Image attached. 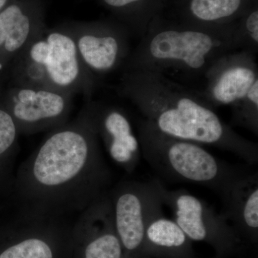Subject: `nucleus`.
<instances>
[{"mask_svg":"<svg viewBox=\"0 0 258 258\" xmlns=\"http://www.w3.org/2000/svg\"><path fill=\"white\" fill-rule=\"evenodd\" d=\"M15 60L16 86L90 98L99 83L85 68L71 30H42Z\"/></svg>","mask_w":258,"mask_h":258,"instance_id":"nucleus-5","label":"nucleus"},{"mask_svg":"<svg viewBox=\"0 0 258 258\" xmlns=\"http://www.w3.org/2000/svg\"><path fill=\"white\" fill-rule=\"evenodd\" d=\"M244 0H190V16L194 26L217 28L239 14Z\"/></svg>","mask_w":258,"mask_h":258,"instance_id":"nucleus-15","label":"nucleus"},{"mask_svg":"<svg viewBox=\"0 0 258 258\" xmlns=\"http://www.w3.org/2000/svg\"><path fill=\"white\" fill-rule=\"evenodd\" d=\"M206 87L200 91L215 108L233 106L258 80L256 55L237 50L217 59L206 71Z\"/></svg>","mask_w":258,"mask_h":258,"instance_id":"nucleus-9","label":"nucleus"},{"mask_svg":"<svg viewBox=\"0 0 258 258\" xmlns=\"http://www.w3.org/2000/svg\"><path fill=\"white\" fill-rule=\"evenodd\" d=\"M70 30L85 68L98 83L123 68L132 52L128 33L121 29L96 25Z\"/></svg>","mask_w":258,"mask_h":258,"instance_id":"nucleus-8","label":"nucleus"},{"mask_svg":"<svg viewBox=\"0 0 258 258\" xmlns=\"http://www.w3.org/2000/svg\"><path fill=\"white\" fill-rule=\"evenodd\" d=\"M141 152L167 181L205 186L220 197L248 172L217 159L200 145L161 133L144 118L137 121Z\"/></svg>","mask_w":258,"mask_h":258,"instance_id":"nucleus-4","label":"nucleus"},{"mask_svg":"<svg viewBox=\"0 0 258 258\" xmlns=\"http://www.w3.org/2000/svg\"><path fill=\"white\" fill-rule=\"evenodd\" d=\"M112 180L96 131L84 110L49 131L24 161L17 186L27 215L83 211L108 192Z\"/></svg>","mask_w":258,"mask_h":258,"instance_id":"nucleus-1","label":"nucleus"},{"mask_svg":"<svg viewBox=\"0 0 258 258\" xmlns=\"http://www.w3.org/2000/svg\"><path fill=\"white\" fill-rule=\"evenodd\" d=\"M119 92L161 133L230 152L251 165L258 162L257 144L224 123L200 91L161 73L128 71H123Z\"/></svg>","mask_w":258,"mask_h":258,"instance_id":"nucleus-2","label":"nucleus"},{"mask_svg":"<svg viewBox=\"0 0 258 258\" xmlns=\"http://www.w3.org/2000/svg\"><path fill=\"white\" fill-rule=\"evenodd\" d=\"M186 237L175 221L166 218L161 212L148 223L144 240L163 248H178L186 243Z\"/></svg>","mask_w":258,"mask_h":258,"instance_id":"nucleus-16","label":"nucleus"},{"mask_svg":"<svg viewBox=\"0 0 258 258\" xmlns=\"http://www.w3.org/2000/svg\"><path fill=\"white\" fill-rule=\"evenodd\" d=\"M83 109L111 159L126 172H133L142 152L126 112L99 102H88Z\"/></svg>","mask_w":258,"mask_h":258,"instance_id":"nucleus-10","label":"nucleus"},{"mask_svg":"<svg viewBox=\"0 0 258 258\" xmlns=\"http://www.w3.org/2000/svg\"><path fill=\"white\" fill-rule=\"evenodd\" d=\"M235 25L217 28L161 26L148 28L123 66V71H178L203 76L222 56L238 50Z\"/></svg>","mask_w":258,"mask_h":258,"instance_id":"nucleus-3","label":"nucleus"},{"mask_svg":"<svg viewBox=\"0 0 258 258\" xmlns=\"http://www.w3.org/2000/svg\"><path fill=\"white\" fill-rule=\"evenodd\" d=\"M78 220L76 232L86 238L83 258H122L108 192L81 211Z\"/></svg>","mask_w":258,"mask_h":258,"instance_id":"nucleus-12","label":"nucleus"},{"mask_svg":"<svg viewBox=\"0 0 258 258\" xmlns=\"http://www.w3.org/2000/svg\"><path fill=\"white\" fill-rule=\"evenodd\" d=\"M235 39L239 50L257 54L258 51V11L252 10L236 25Z\"/></svg>","mask_w":258,"mask_h":258,"instance_id":"nucleus-19","label":"nucleus"},{"mask_svg":"<svg viewBox=\"0 0 258 258\" xmlns=\"http://www.w3.org/2000/svg\"><path fill=\"white\" fill-rule=\"evenodd\" d=\"M72 97L52 88L16 86L10 93L8 109L20 133H38L69 121Z\"/></svg>","mask_w":258,"mask_h":258,"instance_id":"nucleus-7","label":"nucleus"},{"mask_svg":"<svg viewBox=\"0 0 258 258\" xmlns=\"http://www.w3.org/2000/svg\"><path fill=\"white\" fill-rule=\"evenodd\" d=\"M143 0H103L105 4L113 9L123 10L132 5L140 4Z\"/></svg>","mask_w":258,"mask_h":258,"instance_id":"nucleus-21","label":"nucleus"},{"mask_svg":"<svg viewBox=\"0 0 258 258\" xmlns=\"http://www.w3.org/2000/svg\"><path fill=\"white\" fill-rule=\"evenodd\" d=\"M26 10L13 4L0 13V53L5 59L16 58L42 30Z\"/></svg>","mask_w":258,"mask_h":258,"instance_id":"nucleus-13","label":"nucleus"},{"mask_svg":"<svg viewBox=\"0 0 258 258\" xmlns=\"http://www.w3.org/2000/svg\"><path fill=\"white\" fill-rule=\"evenodd\" d=\"M53 248L42 236L30 235L10 246L0 258H54Z\"/></svg>","mask_w":258,"mask_h":258,"instance_id":"nucleus-18","label":"nucleus"},{"mask_svg":"<svg viewBox=\"0 0 258 258\" xmlns=\"http://www.w3.org/2000/svg\"><path fill=\"white\" fill-rule=\"evenodd\" d=\"M18 125L7 108H0V158L11 152L20 134Z\"/></svg>","mask_w":258,"mask_h":258,"instance_id":"nucleus-20","label":"nucleus"},{"mask_svg":"<svg viewBox=\"0 0 258 258\" xmlns=\"http://www.w3.org/2000/svg\"><path fill=\"white\" fill-rule=\"evenodd\" d=\"M223 216L235 225L249 231L258 228V176H242L221 197Z\"/></svg>","mask_w":258,"mask_h":258,"instance_id":"nucleus-14","label":"nucleus"},{"mask_svg":"<svg viewBox=\"0 0 258 258\" xmlns=\"http://www.w3.org/2000/svg\"><path fill=\"white\" fill-rule=\"evenodd\" d=\"M117 235L122 247L134 252L142 246L148 223L163 212L156 179L121 181L108 191Z\"/></svg>","mask_w":258,"mask_h":258,"instance_id":"nucleus-6","label":"nucleus"},{"mask_svg":"<svg viewBox=\"0 0 258 258\" xmlns=\"http://www.w3.org/2000/svg\"><path fill=\"white\" fill-rule=\"evenodd\" d=\"M232 107V123L258 134V80Z\"/></svg>","mask_w":258,"mask_h":258,"instance_id":"nucleus-17","label":"nucleus"},{"mask_svg":"<svg viewBox=\"0 0 258 258\" xmlns=\"http://www.w3.org/2000/svg\"><path fill=\"white\" fill-rule=\"evenodd\" d=\"M8 0H0V13L5 9V6L8 4Z\"/></svg>","mask_w":258,"mask_h":258,"instance_id":"nucleus-22","label":"nucleus"},{"mask_svg":"<svg viewBox=\"0 0 258 258\" xmlns=\"http://www.w3.org/2000/svg\"><path fill=\"white\" fill-rule=\"evenodd\" d=\"M164 205L172 210L174 221L191 240L203 241L212 232L228 230L227 220L211 207L184 189L170 191L155 179Z\"/></svg>","mask_w":258,"mask_h":258,"instance_id":"nucleus-11","label":"nucleus"}]
</instances>
